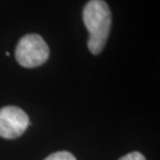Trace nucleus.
Masks as SVG:
<instances>
[{
	"label": "nucleus",
	"instance_id": "1",
	"mask_svg": "<svg viewBox=\"0 0 160 160\" xmlns=\"http://www.w3.org/2000/svg\"><path fill=\"white\" fill-rule=\"evenodd\" d=\"M83 23L89 33V51L92 55L101 53L112 26V12L108 4L104 0H89L83 8Z\"/></svg>",
	"mask_w": 160,
	"mask_h": 160
},
{
	"label": "nucleus",
	"instance_id": "2",
	"mask_svg": "<svg viewBox=\"0 0 160 160\" xmlns=\"http://www.w3.org/2000/svg\"><path fill=\"white\" fill-rule=\"evenodd\" d=\"M16 59L24 68H37L49 58L50 50L46 42L39 34L29 33L18 42L16 48Z\"/></svg>",
	"mask_w": 160,
	"mask_h": 160
},
{
	"label": "nucleus",
	"instance_id": "3",
	"mask_svg": "<svg viewBox=\"0 0 160 160\" xmlns=\"http://www.w3.org/2000/svg\"><path fill=\"white\" fill-rule=\"evenodd\" d=\"M30 125V119L23 109L16 106H6L0 109V137L17 139L23 135Z\"/></svg>",
	"mask_w": 160,
	"mask_h": 160
},
{
	"label": "nucleus",
	"instance_id": "4",
	"mask_svg": "<svg viewBox=\"0 0 160 160\" xmlns=\"http://www.w3.org/2000/svg\"><path fill=\"white\" fill-rule=\"evenodd\" d=\"M44 160H76V158L72 153H70L68 151H59L46 157Z\"/></svg>",
	"mask_w": 160,
	"mask_h": 160
},
{
	"label": "nucleus",
	"instance_id": "5",
	"mask_svg": "<svg viewBox=\"0 0 160 160\" xmlns=\"http://www.w3.org/2000/svg\"><path fill=\"white\" fill-rule=\"evenodd\" d=\"M119 160H146V158L140 152H131L128 154L121 157Z\"/></svg>",
	"mask_w": 160,
	"mask_h": 160
}]
</instances>
